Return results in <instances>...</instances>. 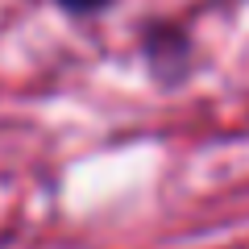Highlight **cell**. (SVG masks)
I'll list each match as a JSON object with an SVG mask.
<instances>
[{"mask_svg": "<svg viewBox=\"0 0 249 249\" xmlns=\"http://www.w3.org/2000/svg\"><path fill=\"white\" fill-rule=\"evenodd\" d=\"M142 50H145L150 67L162 75V79L183 75V62H187V37H183V29H175V25H150L145 37H142Z\"/></svg>", "mask_w": 249, "mask_h": 249, "instance_id": "cell-1", "label": "cell"}, {"mask_svg": "<svg viewBox=\"0 0 249 249\" xmlns=\"http://www.w3.org/2000/svg\"><path fill=\"white\" fill-rule=\"evenodd\" d=\"M58 4H62L67 13H83V17H91V13H100V9H104L108 0H58Z\"/></svg>", "mask_w": 249, "mask_h": 249, "instance_id": "cell-2", "label": "cell"}]
</instances>
